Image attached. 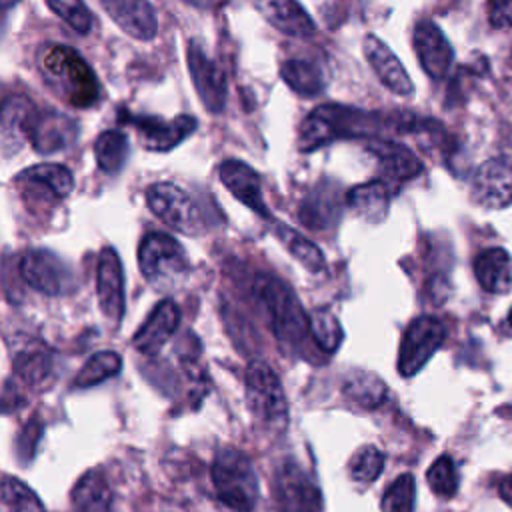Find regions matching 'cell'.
<instances>
[{"label": "cell", "instance_id": "6da1fadb", "mask_svg": "<svg viewBox=\"0 0 512 512\" xmlns=\"http://www.w3.org/2000/svg\"><path fill=\"white\" fill-rule=\"evenodd\" d=\"M438 126L430 118H420L412 112H380L362 110L346 104H322L314 108L300 124L298 146L302 152H312L334 140L348 138H384L388 134L424 132Z\"/></svg>", "mask_w": 512, "mask_h": 512}, {"label": "cell", "instance_id": "7a4b0ae2", "mask_svg": "<svg viewBox=\"0 0 512 512\" xmlns=\"http://www.w3.org/2000/svg\"><path fill=\"white\" fill-rule=\"evenodd\" d=\"M38 68L72 108H92L100 102V84L88 62L70 46L52 44L38 56Z\"/></svg>", "mask_w": 512, "mask_h": 512}, {"label": "cell", "instance_id": "3957f363", "mask_svg": "<svg viewBox=\"0 0 512 512\" xmlns=\"http://www.w3.org/2000/svg\"><path fill=\"white\" fill-rule=\"evenodd\" d=\"M254 296L282 344L300 346L310 336V316L304 314L294 290L278 276L258 274L254 278Z\"/></svg>", "mask_w": 512, "mask_h": 512}, {"label": "cell", "instance_id": "277c9868", "mask_svg": "<svg viewBox=\"0 0 512 512\" xmlns=\"http://www.w3.org/2000/svg\"><path fill=\"white\" fill-rule=\"evenodd\" d=\"M210 476L222 504L236 512H252L258 500V476L246 454L230 446L218 450Z\"/></svg>", "mask_w": 512, "mask_h": 512}, {"label": "cell", "instance_id": "5b68a950", "mask_svg": "<svg viewBox=\"0 0 512 512\" xmlns=\"http://www.w3.org/2000/svg\"><path fill=\"white\" fill-rule=\"evenodd\" d=\"M138 264L144 278L156 290H172L190 272V260L176 238L164 232H148L138 248Z\"/></svg>", "mask_w": 512, "mask_h": 512}, {"label": "cell", "instance_id": "8992f818", "mask_svg": "<svg viewBox=\"0 0 512 512\" xmlns=\"http://www.w3.org/2000/svg\"><path fill=\"white\" fill-rule=\"evenodd\" d=\"M272 500L278 512H322L318 486L292 458L282 460L274 470Z\"/></svg>", "mask_w": 512, "mask_h": 512}, {"label": "cell", "instance_id": "52a82bcc", "mask_svg": "<svg viewBox=\"0 0 512 512\" xmlns=\"http://www.w3.org/2000/svg\"><path fill=\"white\" fill-rule=\"evenodd\" d=\"M148 208L172 230H178L188 236H196L204 230L202 214L190 194L172 184V182H156L146 190Z\"/></svg>", "mask_w": 512, "mask_h": 512}, {"label": "cell", "instance_id": "ba28073f", "mask_svg": "<svg viewBox=\"0 0 512 512\" xmlns=\"http://www.w3.org/2000/svg\"><path fill=\"white\" fill-rule=\"evenodd\" d=\"M246 406L262 422H278L288 414L284 388L264 360H252L246 368Z\"/></svg>", "mask_w": 512, "mask_h": 512}, {"label": "cell", "instance_id": "9c48e42d", "mask_svg": "<svg viewBox=\"0 0 512 512\" xmlns=\"http://www.w3.org/2000/svg\"><path fill=\"white\" fill-rule=\"evenodd\" d=\"M446 336L444 324L434 316H420L406 328L398 350V372L414 376L420 372L434 352L442 346Z\"/></svg>", "mask_w": 512, "mask_h": 512}, {"label": "cell", "instance_id": "30bf717a", "mask_svg": "<svg viewBox=\"0 0 512 512\" xmlns=\"http://www.w3.org/2000/svg\"><path fill=\"white\" fill-rule=\"evenodd\" d=\"M120 122L130 124L146 150L150 152H168L176 148L180 142H184L188 136L196 132L198 120L190 114H180L172 120H164L158 116H146V114H132L122 110Z\"/></svg>", "mask_w": 512, "mask_h": 512}, {"label": "cell", "instance_id": "8fae6325", "mask_svg": "<svg viewBox=\"0 0 512 512\" xmlns=\"http://www.w3.org/2000/svg\"><path fill=\"white\" fill-rule=\"evenodd\" d=\"M188 72L194 84V90L204 104V108L212 114H220L226 106L228 82L220 64H216L202 48L200 42L190 40L186 48Z\"/></svg>", "mask_w": 512, "mask_h": 512}, {"label": "cell", "instance_id": "7c38bea8", "mask_svg": "<svg viewBox=\"0 0 512 512\" xmlns=\"http://www.w3.org/2000/svg\"><path fill=\"white\" fill-rule=\"evenodd\" d=\"M20 276L38 292L60 296L72 290L74 276L60 256L44 248L26 250L20 258Z\"/></svg>", "mask_w": 512, "mask_h": 512}, {"label": "cell", "instance_id": "4fadbf2b", "mask_svg": "<svg viewBox=\"0 0 512 512\" xmlns=\"http://www.w3.org/2000/svg\"><path fill=\"white\" fill-rule=\"evenodd\" d=\"M472 200L488 210L512 204V158L494 156L478 166L472 178Z\"/></svg>", "mask_w": 512, "mask_h": 512}, {"label": "cell", "instance_id": "5bb4252c", "mask_svg": "<svg viewBox=\"0 0 512 512\" xmlns=\"http://www.w3.org/2000/svg\"><path fill=\"white\" fill-rule=\"evenodd\" d=\"M78 132L80 128L76 120L68 114L54 108H36L28 128V142L38 154H56L70 148L76 142Z\"/></svg>", "mask_w": 512, "mask_h": 512}, {"label": "cell", "instance_id": "9a60e30c", "mask_svg": "<svg viewBox=\"0 0 512 512\" xmlns=\"http://www.w3.org/2000/svg\"><path fill=\"white\" fill-rule=\"evenodd\" d=\"M16 182L22 188L24 198L44 204L64 200L74 188L72 172L66 166L52 162H42L22 170L16 176Z\"/></svg>", "mask_w": 512, "mask_h": 512}, {"label": "cell", "instance_id": "2e32d148", "mask_svg": "<svg viewBox=\"0 0 512 512\" xmlns=\"http://www.w3.org/2000/svg\"><path fill=\"white\" fill-rule=\"evenodd\" d=\"M366 148L378 158L380 180L394 190L424 170L420 158L408 146L390 138H370Z\"/></svg>", "mask_w": 512, "mask_h": 512}, {"label": "cell", "instance_id": "e0dca14e", "mask_svg": "<svg viewBox=\"0 0 512 512\" xmlns=\"http://www.w3.org/2000/svg\"><path fill=\"white\" fill-rule=\"evenodd\" d=\"M412 42L422 70L432 80L446 78L454 60V50L442 30L432 20H420L414 26Z\"/></svg>", "mask_w": 512, "mask_h": 512}, {"label": "cell", "instance_id": "ac0fdd59", "mask_svg": "<svg viewBox=\"0 0 512 512\" xmlns=\"http://www.w3.org/2000/svg\"><path fill=\"white\" fill-rule=\"evenodd\" d=\"M96 294L104 316L118 324L124 316V276L114 248H104L96 264Z\"/></svg>", "mask_w": 512, "mask_h": 512}, {"label": "cell", "instance_id": "d6986e66", "mask_svg": "<svg viewBox=\"0 0 512 512\" xmlns=\"http://www.w3.org/2000/svg\"><path fill=\"white\" fill-rule=\"evenodd\" d=\"M100 4L128 36L148 42L158 34V18L150 0H100Z\"/></svg>", "mask_w": 512, "mask_h": 512}, {"label": "cell", "instance_id": "ffe728a7", "mask_svg": "<svg viewBox=\"0 0 512 512\" xmlns=\"http://www.w3.org/2000/svg\"><path fill=\"white\" fill-rule=\"evenodd\" d=\"M362 50L370 68L388 90H392L398 96H410L414 92V84L406 68L398 60V56L378 36L374 34L364 36Z\"/></svg>", "mask_w": 512, "mask_h": 512}, {"label": "cell", "instance_id": "44dd1931", "mask_svg": "<svg viewBox=\"0 0 512 512\" xmlns=\"http://www.w3.org/2000/svg\"><path fill=\"white\" fill-rule=\"evenodd\" d=\"M180 322V310L172 298H164L154 306L146 322L136 330L132 344L138 352L154 356L172 338Z\"/></svg>", "mask_w": 512, "mask_h": 512}, {"label": "cell", "instance_id": "7402d4cb", "mask_svg": "<svg viewBox=\"0 0 512 512\" xmlns=\"http://www.w3.org/2000/svg\"><path fill=\"white\" fill-rule=\"evenodd\" d=\"M218 172H220L222 184L230 190V194L236 200H240L244 206H248L252 212L260 214L262 218L270 220V212H268L264 196H262L260 176L252 166H248L242 160L228 158L220 164Z\"/></svg>", "mask_w": 512, "mask_h": 512}, {"label": "cell", "instance_id": "603a6c76", "mask_svg": "<svg viewBox=\"0 0 512 512\" xmlns=\"http://www.w3.org/2000/svg\"><path fill=\"white\" fill-rule=\"evenodd\" d=\"M254 8L278 32L294 38H308L314 34L316 24L298 0H252Z\"/></svg>", "mask_w": 512, "mask_h": 512}, {"label": "cell", "instance_id": "cb8c5ba5", "mask_svg": "<svg viewBox=\"0 0 512 512\" xmlns=\"http://www.w3.org/2000/svg\"><path fill=\"white\" fill-rule=\"evenodd\" d=\"M14 372L30 388L42 390L54 378V354L42 342H26L14 354Z\"/></svg>", "mask_w": 512, "mask_h": 512}, {"label": "cell", "instance_id": "d4e9b609", "mask_svg": "<svg viewBox=\"0 0 512 512\" xmlns=\"http://www.w3.org/2000/svg\"><path fill=\"white\" fill-rule=\"evenodd\" d=\"M36 106L26 96H6L2 104V154H10L22 148V142L28 140V128Z\"/></svg>", "mask_w": 512, "mask_h": 512}, {"label": "cell", "instance_id": "484cf974", "mask_svg": "<svg viewBox=\"0 0 512 512\" xmlns=\"http://www.w3.org/2000/svg\"><path fill=\"white\" fill-rule=\"evenodd\" d=\"M474 274L484 290L504 294L512 288V258L504 248H488L476 256Z\"/></svg>", "mask_w": 512, "mask_h": 512}, {"label": "cell", "instance_id": "4316f807", "mask_svg": "<svg viewBox=\"0 0 512 512\" xmlns=\"http://www.w3.org/2000/svg\"><path fill=\"white\" fill-rule=\"evenodd\" d=\"M392 194H394V188L388 186L384 180L376 178V180L354 186L346 194V202L364 220L380 222L388 214Z\"/></svg>", "mask_w": 512, "mask_h": 512}, {"label": "cell", "instance_id": "83f0119b", "mask_svg": "<svg viewBox=\"0 0 512 512\" xmlns=\"http://www.w3.org/2000/svg\"><path fill=\"white\" fill-rule=\"evenodd\" d=\"M76 512H112V488L100 470H88L72 490Z\"/></svg>", "mask_w": 512, "mask_h": 512}, {"label": "cell", "instance_id": "f1b7e54d", "mask_svg": "<svg viewBox=\"0 0 512 512\" xmlns=\"http://www.w3.org/2000/svg\"><path fill=\"white\" fill-rule=\"evenodd\" d=\"M340 204H338V192L332 184H318L314 190L308 192V196L302 200L300 206V220L310 228H324L338 220Z\"/></svg>", "mask_w": 512, "mask_h": 512}, {"label": "cell", "instance_id": "f546056e", "mask_svg": "<svg viewBox=\"0 0 512 512\" xmlns=\"http://www.w3.org/2000/svg\"><path fill=\"white\" fill-rule=\"evenodd\" d=\"M270 230L276 236V240L310 272H320L326 266L322 250L304 234L290 228L288 224L270 218Z\"/></svg>", "mask_w": 512, "mask_h": 512}, {"label": "cell", "instance_id": "4dcf8cb0", "mask_svg": "<svg viewBox=\"0 0 512 512\" xmlns=\"http://www.w3.org/2000/svg\"><path fill=\"white\" fill-rule=\"evenodd\" d=\"M280 78L292 92L304 98H314L326 88V78L322 68L304 58H290L282 62Z\"/></svg>", "mask_w": 512, "mask_h": 512}, {"label": "cell", "instance_id": "1f68e13d", "mask_svg": "<svg viewBox=\"0 0 512 512\" xmlns=\"http://www.w3.org/2000/svg\"><path fill=\"white\" fill-rule=\"evenodd\" d=\"M344 396L354 404L374 410L386 400V384L368 370H352L344 380Z\"/></svg>", "mask_w": 512, "mask_h": 512}, {"label": "cell", "instance_id": "d6a6232c", "mask_svg": "<svg viewBox=\"0 0 512 512\" xmlns=\"http://www.w3.org/2000/svg\"><path fill=\"white\" fill-rule=\"evenodd\" d=\"M94 156L102 172H120L128 158V138L120 130H104L94 142Z\"/></svg>", "mask_w": 512, "mask_h": 512}, {"label": "cell", "instance_id": "836d02e7", "mask_svg": "<svg viewBox=\"0 0 512 512\" xmlns=\"http://www.w3.org/2000/svg\"><path fill=\"white\" fill-rule=\"evenodd\" d=\"M122 368V360L112 350H102L92 354L86 364L80 368V372L74 378L76 388H90L94 384H100L108 380L110 376H116Z\"/></svg>", "mask_w": 512, "mask_h": 512}, {"label": "cell", "instance_id": "e575fe53", "mask_svg": "<svg viewBox=\"0 0 512 512\" xmlns=\"http://www.w3.org/2000/svg\"><path fill=\"white\" fill-rule=\"evenodd\" d=\"M2 512H46L32 488L14 476L2 478Z\"/></svg>", "mask_w": 512, "mask_h": 512}, {"label": "cell", "instance_id": "d590c367", "mask_svg": "<svg viewBox=\"0 0 512 512\" xmlns=\"http://www.w3.org/2000/svg\"><path fill=\"white\" fill-rule=\"evenodd\" d=\"M342 328L338 318L334 316V312L322 308V310H314L310 314V338L314 340V344L324 350V352H334L340 342H342Z\"/></svg>", "mask_w": 512, "mask_h": 512}, {"label": "cell", "instance_id": "8d00e7d4", "mask_svg": "<svg viewBox=\"0 0 512 512\" xmlns=\"http://www.w3.org/2000/svg\"><path fill=\"white\" fill-rule=\"evenodd\" d=\"M348 468H350V478L354 482L370 484L380 476L384 468V454L376 446L366 444L352 454Z\"/></svg>", "mask_w": 512, "mask_h": 512}, {"label": "cell", "instance_id": "74e56055", "mask_svg": "<svg viewBox=\"0 0 512 512\" xmlns=\"http://www.w3.org/2000/svg\"><path fill=\"white\" fill-rule=\"evenodd\" d=\"M416 498V484L412 474H400L382 494L380 510L382 512H412Z\"/></svg>", "mask_w": 512, "mask_h": 512}, {"label": "cell", "instance_id": "f35d334b", "mask_svg": "<svg viewBox=\"0 0 512 512\" xmlns=\"http://www.w3.org/2000/svg\"><path fill=\"white\" fill-rule=\"evenodd\" d=\"M426 480L436 496H442V498L454 496L458 490V472H456L454 460L450 456L436 458L426 472Z\"/></svg>", "mask_w": 512, "mask_h": 512}, {"label": "cell", "instance_id": "ab89813d", "mask_svg": "<svg viewBox=\"0 0 512 512\" xmlns=\"http://www.w3.org/2000/svg\"><path fill=\"white\" fill-rule=\"evenodd\" d=\"M46 4L74 32L88 34L92 30V14L84 0H46Z\"/></svg>", "mask_w": 512, "mask_h": 512}, {"label": "cell", "instance_id": "60d3db41", "mask_svg": "<svg viewBox=\"0 0 512 512\" xmlns=\"http://www.w3.org/2000/svg\"><path fill=\"white\" fill-rule=\"evenodd\" d=\"M488 18L494 28H512V0H488Z\"/></svg>", "mask_w": 512, "mask_h": 512}, {"label": "cell", "instance_id": "b9f144b4", "mask_svg": "<svg viewBox=\"0 0 512 512\" xmlns=\"http://www.w3.org/2000/svg\"><path fill=\"white\" fill-rule=\"evenodd\" d=\"M498 492H500V498H502L506 504L512 506V474L506 476V478L500 482Z\"/></svg>", "mask_w": 512, "mask_h": 512}, {"label": "cell", "instance_id": "7bdbcfd3", "mask_svg": "<svg viewBox=\"0 0 512 512\" xmlns=\"http://www.w3.org/2000/svg\"><path fill=\"white\" fill-rule=\"evenodd\" d=\"M182 2H186V4H190L194 8H208L212 0H182Z\"/></svg>", "mask_w": 512, "mask_h": 512}, {"label": "cell", "instance_id": "ee69618b", "mask_svg": "<svg viewBox=\"0 0 512 512\" xmlns=\"http://www.w3.org/2000/svg\"><path fill=\"white\" fill-rule=\"evenodd\" d=\"M18 2H20V0H2V8H4V12H6V10H10L12 6H16Z\"/></svg>", "mask_w": 512, "mask_h": 512}, {"label": "cell", "instance_id": "f6af8a7d", "mask_svg": "<svg viewBox=\"0 0 512 512\" xmlns=\"http://www.w3.org/2000/svg\"><path fill=\"white\" fill-rule=\"evenodd\" d=\"M508 320H510V324H512V310H510V318H508Z\"/></svg>", "mask_w": 512, "mask_h": 512}, {"label": "cell", "instance_id": "bcb514c9", "mask_svg": "<svg viewBox=\"0 0 512 512\" xmlns=\"http://www.w3.org/2000/svg\"><path fill=\"white\" fill-rule=\"evenodd\" d=\"M230 512H236V510H230Z\"/></svg>", "mask_w": 512, "mask_h": 512}]
</instances>
